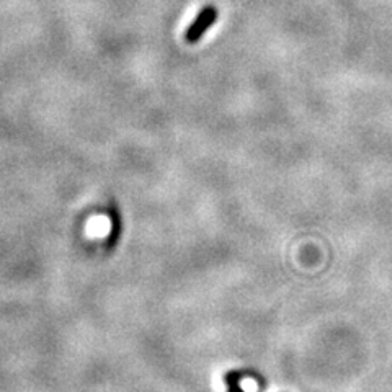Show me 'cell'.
Returning a JSON list of instances; mask_svg holds the SVG:
<instances>
[{"instance_id":"obj_1","label":"cell","mask_w":392,"mask_h":392,"mask_svg":"<svg viewBox=\"0 0 392 392\" xmlns=\"http://www.w3.org/2000/svg\"><path fill=\"white\" fill-rule=\"evenodd\" d=\"M217 16H220V12H217L215 5H206L205 9H201L200 14L196 15V19L190 24L187 31H185V41L188 44L198 43L211 30L212 25L216 24Z\"/></svg>"},{"instance_id":"obj_2","label":"cell","mask_w":392,"mask_h":392,"mask_svg":"<svg viewBox=\"0 0 392 392\" xmlns=\"http://www.w3.org/2000/svg\"><path fill=\"white\" fill-rule=\"evenodd\" d=\"M111 220H113V231H111V235H110V239H108V247H111V245H113L116 242L118 234H120V229H118V231H116V227H120V215H118V212L115 210L111 211Z\"/></svg>"},{"instance_id":"obj_3","label":"cell","mask_w":392,"mask_h":392,"mask_svg":"<svg viewBox=\"0 0 392 392\" xmlns=\"http://www.w3.org/2000/svg\"><path fill=\"white\" fill-rule=\"evenodd\" d=\"M226 383L229 386V392H244L239 384V374L237 373H229L226 376Z\"/></svg>"}]
</instances>
